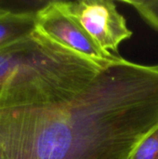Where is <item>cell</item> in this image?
Segmentation results:
<instances>
[{
  "label": "cell",
  "instance_id": "6da1fadb",
  "mask_svg": "<svg viewBox=\"0 0 158 159\" xmlns=\"http://www.w3.org/2000/svg\"><path fill=\"white\" fill-rule=\"evenodd\" d=\"M158 129V63L124 58L64 102L0 109L5 159H132Z\"/></svg>",
  "mask_w": 158,
  "mask_h": 159
},
{
  "label": "cell",
  "instance_id": "7a4b0ae2",
  "mask_svg": "<svg viewBox=\"0 0 158 159\" xmlns=\"http://www.w3.org/2000/svg\"><path fill=\"white\" fill-rule=\"evenodd\" d=\"M106 67L34 30L0 49V109L64 102Z\"/></svg>",
  "mask_w": 158,
  "mask_h": 159
},
{
  "label": "cell",
  "instance_id": "3957f363",
  "mask_svg": "<svg viewBox=\"0 0 158 159\" xmlns=\"http://www.w3.org/2000/svg\"><path fill=\"white\" fill-rule=\"evenodd\" d=\"M59 7L75 20L104 50L119 55L120 44L132 31L125 17L111 0L56 1Z\"/></svg>",
  "mask_w": 158,
  "mask_h": 159
},
{
  "label": "cell",
  "instance_id": "277c9868",
  "mask_svg": "<svg viewBox=\"0 0 158 159\" xmlns=\"http://www.w3.org/2000/svg\"><path fill=\"white\" fill-rule=\"evenodd\" d=\"M35 31L103 66H109L123 58L102 49L75 20L59 7L56 1H48L37 10Z\"/></svg>",
  "mask_w": 158,
  "mask_h": 159
},
{
  "label": "cell",
  "instance_id": "5b68a950",
  "mask_svg": "<svg viewBox=\"0 0 158 159\" xmlns=\"http://www.w3.org/2000/svg\"><path fill=\"white\" fill-rule=\"evenodd\" d=\"M37 10L15 9L0 6V49L34 32Z\"/></svg>",
  "mask_w": 158,
  "mask_h": 159
},
{
  "label": "cell",
  "instance_id": "8992f818",
  "mask_svg": "<svg viewBox=\"0 0 158 159\" xmlns=\"http://www.w3.org/2000/svg\"><path fill=\"white\" fill-rule=\"evenodd\" d=\"M119 2L130 6L148 25L158 32V0H121Z\"/></svg>",
  "mask_w": 158,
  "mask_h": 159
},
{
  "label": "cell",
  "instance_id": "52a82bcc",
  "mask_svg": "<svg viewBox=\"0 0 158 159\" xmlns=\"http://www.w3.org/2000/svg\"><path fill=\"white\" fill-rule=\"evenodd\" d=\"M132 159H158V129L142 143Z\"/></svg>",
  "mask_w": 158,
  "mask_h": 159
},
{
  "label": "cell",
  "instance_id": "ba28073f",
  "mask_svg": "<svg viewBox=\"0 0 158 159\" xmlns=\"http://www.w3.org/2000/svg\"><path fill=\"white\" fill-rule=\"evenodd\" d=\"M0 159H5V157H4V155H3V153H2L1 148H0Z\"/></svg>",
  "mask_w": 158,
  "mask_h": 159
}]
</instances>
